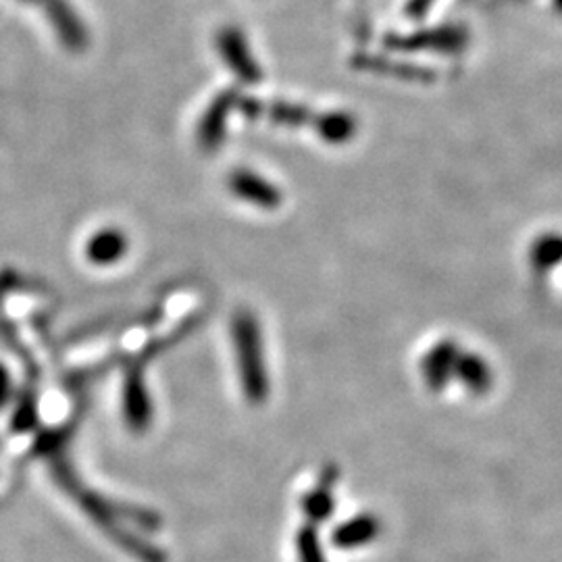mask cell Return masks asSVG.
I'll return each mask as SVG.
<instances>
[{
  "mask_svg": "<svg viewBox=\"0 0 562 562\" xmlns=\"http://www.w3.org/2000/svg\"><path fill=\"white\" fill-rule=\"evenodd\" d=\"M379 531V525L373 517H359L340 525L336 531V544L338 548H359L361 544L371 542Z\"/></svg>",
  "mask_w": 562,
  "mask_h": 562,
  "instance_id": "277c9868",
  "label": "cell"
},
{
  "mask_svg": "<svg viewBox=\"0 0 562 562\" xmlns=\"http://www.w3.org/2000/svg\"><path fill=\"white\" fill-rule=\"evenodd\" d=\"M461 373L465 377V383H469V386L473 390H483V388H488V383H490V377H488V369H485V365L477 359H469L461 365Z\"/></svg>",
  "mask_w": 562,
  "mask_h": 562,
  "instance_id": "5b68a950",
  "label": "cell"
},
{
  "mask_svg": "<svg viewBox=\"0 0 562 562\" xmlns=\"http://www.w3.org/2000/svg\"><path fill=\"white\" fill-rule=\"evenodd\" d=\"M236 338H238L240 367H242L246 394L252 400H261L265 396V379H263L261 352H259V340L254 325L248 321H240L236 327Z\"/></svg>",
  "mask_w": 562,
  "mask_h": 562,
  "instance_id": "6da1fadb",
  "label": "cell"
},
{
  "mask_svg": "<svg viewBox=\"0 0 562 562\" xmlns=\"http://www.w3.org/2000/svg\"><path fill=\"white\" fill-rule=\"evenodd\" d=\"M11 396V375L9 371L0 365V406H5Z\"/></svg>",
  "mask_w": 562,
  "mask_h": 562,
  "instance_id": "8992f818",
  "label": "cell"
},
{
  "mask_svg": "<svg viewBox=\"0 0 562 562\" xmlns=\"http://www.w3.org/2000/svg\"><path fill=\"white\" fill-rule=\"evenodd\" d=\"M125 252H127V238L123 232L113 227L96 232L86 246V257L94 265H102V267L115 265L117 261L123 259Z\"/></svg>",
  "mask_w": 562,
  "mask_h": 562,
  "instance_id": "3957f363",
  "label": "cell"
},
{
  "mask_svg": "<svg viewBox=\"0 0 562 562\" xmlns=\"http://www.w3.org/2000/svg\"><path fill=\"white\" fill-rule=\"evenodd\" d=\"M123 394H125L123 408H125L127 423L136 429H144L152 419V404L142 381V375L138 371L127 373Z\"/></svg>",
  "mask_w": 562,
  "mask_h": 562,
  "instance_id": "7a4b0ae2",
  "label": "cell"
}]
</instances>
